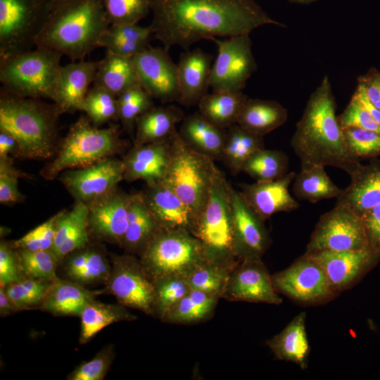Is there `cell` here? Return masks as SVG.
Here are the masks:
<instances>
[{
  "label": "cell",
  "mask_w": 380,
  "mask_h": 380,
  "mask_svg": "<svg viewBox=\"0 0 380 380\" xmlns=\"http://www.w3.org/2000/svg\"><path fill=\"white\" fill-rule=\"evenodd\" d=\"M93 85L116 96L132 87L141 86L132 58L108 51L99 61Z\"/></svg>",
  "instance_id": "33"
},
{
  "label": "cell",
  "mask_w": 380,
  "mask_h": 380,
  "mask_svg": "<svg viewBox=\"0 0 380 380\" xmlns=\"http://www.w3.org/2000/svg\"><path fill=\"white\" fill-rule=\"evenodd\" d=\"M18 148V143L13 135L0 131V158H7L9 154L17 156Z\"/></svg>",
  "instance_id": "58"
},
{
  "label": "cell",
  "mask_w": 380,
  "mask_h": 380,
  "mask_svg": "<svg viewBox=\"0 0 380 380\" xmlns=\"http://www.w3.org/2000/svg\"><path fill=\"white\" fill-rule=\"evenodd\" d=\"M52 281L24 277L8 285L5 289L9 299L18 310L41 304Z\"/></svg>",
  "instance_id": "47"
},
{
  "label": "cell",
  "mask_w": 380,
  "mask_h": 380,
  "mask_svg": "<svg viewBox=\"0 0 380 380\" xmlns=\"http://www.w3.org/2000/svg\"><path fill=\"white\" fill-rule=\"evenodd\" d=\"M27 174L15 167L9 158H0V203L11 205L23 201L25 196L18 189V179Z\"/></svg>",
  "instance_id": "51"
},
{
  "label": "cell",
  "mask_w": 380,
  "mask_h": 380,
  "mask_svg": "<svg viewBox=\"0 0 380 380\" xmlns=\"http://www.w3.org/2000/svg\"><path fill=\"white\" fill-rule=\"evenodd\" d=\"M58 106L40 99L27 98L0 89V131L18 143L17 156L45 160L56 154L59 145Z\"/></svg>",
  "instance_id": "4"
},
{
  "label": "cell",
  "mask_w": 380,
  "mask_h": 380,
  "mask_svg": "<svg viewBox=\"0 0 380 380\" xmlns=\"http://www.w3.org/2000/svg\"><path fill=\"white\" fill-rule=\"evenodd\" d=\"M341 128L354 127L380 132V125L353 93L344 110L338 115Z\"/></svg>",
  "instance_id": "53"
},
{
  "label": "cell",
  "mask_w": 380,
  "mask_h": 380,
  "mask_svg": "<svg viewBox=\"0 0 380 380\" xmlns=\"http://www.w3.org/2000/svg\"><path fill=\"white\" fill-rule=\"evenodd\" d=\"M361 103L367 109L374 120L380 125V109L374 106L366 97L363 91L357 86L354 92Z\"/></svg>",
  "instance_id": "59"
},
{
  "label": "cell",
  "mask_w": 380,
  "mask_h": 380,
  "mask_svg": "<svg viewBox=\"0 0 380 380\" xmlns=\"http://www.w3.org/2000/svg\"><path fill=\"white\" fill-rule=\"evenodd\" d=\"M272 279L278 293L303 305L324 303L337 295L321 266L306 253Z\"/></svg>",
  "instance_id": "12"
},
{
  "label": "cell",
  "mask_w": 380,
  "mask_h": 380,
  "mask_svg": "<svg viewBox=\"0 0 380 380\" xmlns=\"http://www.w3.org/2000/svg\"><path fill=\"white\" fill-rule=\"evenodd\" d=\"M124 172L123 160L108 157L86 167L65 170L58 179L75 202L87 205L116 189Z\"/></svg>",
  "instance_id": "15"
},
{
  "label": "cell",
  "mask_w": 380,
  "mask_h": 380,
  "mask_svg": "<svg viewBox=\"0 0 380 380\" xmlns=\"http://www.w3.org/2000/svg\"><path fill=\"white\" fill-rule=\"evenodd\" d=\"M360 217L369 248L380 255V204L362 214Z\"/></svg>",
  "instance_id": "56"
},
{
  "label": "cell",
  "mask_w": 380,
  "mask_h": 380,
  "mask_svg": "<svg viewBox=\"0 0 380 380\" xmlns=\"http://www.w3.org/2000/svg\"><path fill=\"white\" fill-rule=\"evenodd\" d=\"M357 82V86L369 102L380 109V70L371 68L366 73L359 75Z\"/></svg>",
  "instance_id": "57"
},
{
  "label": "cell",
  "mask_w": 380,
  "mask_h": 380,
  "mask_svg": "<svg viewBox=\"0 0 380 380\" xmlns=\"http://www.w3.org/2000/svg\"><path fill=\"white\" fill-rule=\"evenodd\" d=\"M55 0H0V59L28 51L45 25Z\"/></svg>",
  "instance_id": "10"
},
{
  "label": "cell",
  "mask_w": 380,
  "mask_h": 380,
  "mask_svg": "<svg viewBox=\"0 0 380 380\" xmlns=\"http://www.w3.org/2000/svg\"><path fill=\"white\" fill-rule=\"evenodd\" d=\"M289 158L282 151L261 148L252 154L244 163L241 172L256 182L276 180L289 172Z\"/></svg>",
  "instance_id": "41"
},
{
  "label": "cell",
  "mask_w": 380,
  "mask_h": 380,
  "mask_svg": "<svg viewBox=\"0 0 380 380\" xmlns=\"http://www.w3.org/2000/svg\"><path fill=\"white\" fill-rule=\"evenodd\" d=\"M247 99L242 91H213L199 101L198 111L213 124L227 129L236 124Z\"/></svg>",
  "instance_id": "37"
},
{
  "label": "cell",
  "mask_w": 380,
  "mask_h": 380,
  "mask_svg": "<svg viewBox=\"0 0 380 380\" xmlns=\"http://www.w3.org/2000/svg\"><path fill=\"white\" fill-rule=\"evenodd\" d=\"M213 56L201 49L182 53L177 63L178 103L189 107L198 103L207 94Z\"/></svg>",
  "instance_id": "24"
},
{
  "label": "cell",
  "mask_w": 380,
  "mask_h": 380,
  "mask_svg": "<svg viewBox=\"0 0 380 380\" xmlns=\"http://www.w3.org/2000/svg\"><path fill=\"white\" fill-rule=\"evenodd\" d=\"M23 274L25 277L52 281L56 279V270L59 261L51 251L16 249Z\"/></svg>",
  "instance_id": "45"
},
{
  "label": "cell",
  "mask_w": 380,
  "mask_h": 380,
  "mask_svg": "<svg viewBox=\"0 0 380 380\" xmlns=\"http://www.w3.org/2000/svg\"><path fill=\"white\" fill-rule=\"evenodd\" d=\"M80 110L86 113L94 125L99 127L118 120V97L105 89L93 85L89 89Z\"/></svg>",
  "instance_id": "44"
},
{
  "label": "cell",
  "mask_w": 380,
  "mask_h": 380,
  "mask_svg": "<svg viewBox=\"0 0 380 380\" xmlns=\"http://www.w3.org/2000/svg\"><path fill=\"white\" fill-rule=\"evenodd\" d=\"M228 182L217 169L208 202L195 220L191 234L201 243L208 260L233 268L234 253L232 214Z\"/></svg>",
  "instance_id": "7"
},
{
  "label": "cell",
  "mask_w": 380,
  "mask_h": 380,
  "mask_svg": "<svg viewBox=\"0 0 380 380\" xmlns=\"http://www.w3.org/2000/svg\"><path fill=\"white\" fill-rule=\"evenodd\" d=\"M306 253L321 266L336 294L355 285L380 260V255L370 248L344 251L324 250Z\"/></svg>",
  "instance_id": "19"
},
{
  "label": "cell",
  "mask_w": 380,
  "mask_h": 380,
  "mask_svg": "<svg viewBox=\"0 0 380 380\" xmlns=\"http://www.w3.org/2000/svg\"><path fill=\"white\" fill-rule=\"evenodd\" d=\"M184 118L183 110L175 105L154 106L137 120L134 145L169 141Z\"/></svg>",
  "instance_id": "30"
},
{
  "label": "cell",
  "mask_w": 380,
  "mask_h": 380,
  "mask_svg": "<svg viewBox=\"0 0 380 380\" xmlns=\"http://www.w3.org/2000/svg\"><path fill=\"white\" fill-rule=\"evenodd\" d=\"M123 141L119 127L94 125L87 115H81L60 141L55 158L41 170L46 180L55 179L65 170L86 167L120 151Z\"/></svg>",
  "instance_id": "5"
},
{
  "label": "cell",
  "mask_w": 380,
  "mask_h": 380,
  "mask_svg": "<svg viewBox=\"0 0 380 380\" xmlns=\"http://www.w3.org/2000/svg\"><path fill=\"white\" fill-rule=\"evenodd\" d=\"M220 299L217 296L190 289L169 310L161 321L184 325L207 322L213 317Z\"/></svg>",
  "instance_id": "36"
},
{
  "label": "cell",
  "mask_w": 380,
  "mask_h": 380,
  "mask_svg": "<svg viewBox=\"0 0 380 380\" xmlns=\"http://www.w3.org/2000/svg\"><path fill=\"white\" fill-rule=\"evenodd\" d=\"M18 310L9 299L5 287L0 288V314L1 316L9 315L11 312Z\"/></svg>",
  "instance_id": "60"
},
{
  "label": "cell",
  "mask_w": 380,
  "mask_h": 380,
  "mask_svg": "<svg viewBox=\"0 0 380 380\" xmlns=\"http://www.w3.org/2000/svg\"><path fill=\"white\" fill-rule=\"evenodd\" d=\"M117 97L118 120L123 129L132 134L138 118L155 106L153 97L141 86L132 87Z\"/></svg>",
  "instance_id": "43"
},
{
  "label": "cell",
  "mask_w": 380,
  "mask_h": 380,
  "mask_svg": "<svg viewBox=\"0 0 380 380\" xmlns=\"http://www.w3.org/2000/svg\"><path fill=\"white\" fill-rule=\"evenodd\" d=\"M160 229V227L147 207L141 193L132 194L127 227L121 247L126 253L139 256Z\"/></svg>",
  "instance_id": "31"
},
{
  "label": "cell",
  "mask_w": 380,
  "mask_h": 380,
  "mask_svg": "<svg viewBox=\"0 0 380 380\" xmlns=\"http://www.w3.org/2000/svg\"><path fill=\"white\" fill-rule=\"evenodd\" d=\"M296 173L289 172L281 179L241 185L240 194L249 206L264 220L279 212H291L299 207L289 191Z\"/></svg>",
  "instance_id": "21"
},
{
  "label": "cell",
  "mask_w": 380,
  "mask_h": 380,
  "mask_svg": "<svg viewBox=\"0 0 380 380\" xmlns=\"http://www.w3.org/2000/svg\"><path fill=\"white\" fill-rule=\"evenodd\" d=\"M14 249L11 245L1 241L0 285L1 287H6L24 277L17 252Z\"/></svg>",
  "instance_id": "55"
},
{
  "label": "cell",
  "mask_w": 380,
  "mask_h": 380,
  "mask_svg": "<svg viewBox=\"0 0 380 380\" xmlns=\"http://www.w3.org/2000/svg\"><path fill=\"white\" fill-rule=\"evenodd\" d=\"M265 148L263 137L253 133L237 123L227 129L221 160L231 172H241L246 161L255 151Z\"/></svg>",
  "instance_id": "38"
},
{
  "label": "cell",
  "mask_w": 380,
  "mask_h": 380,
  "mask_svg": "<svg viewBox=\"0 0 380 380\" xmlns=\"http://www.w3.org/2000/svg\"><path fill=\"white\" fill-rule=\"evenodd\" d=\"M109 26L101 0H55L36 46L55 50L72 61H82L100 47Z\"/></svg>",
  "instance_id": "3"
},
{
  "label": "cell",
  "mask_w": 380,
  "mask_h": 380,
  "mask_svg": "<svg viewBox=\"0 0 380 380\" xmlns=\"http://www.w3.org/2000/svg\"><path fill=\"white\" fill-rule=\"evenodd\" d=\"M171 158L163 179L193 213L205 208L217 167L214 160L189 148L177 130L170 139Z\"/></svg>",
  "instance_id": "8"
},
{
  "label": "cell",
  "mask_w": 380,
  "mask_h": 380,
  "mask_svg": "<svg viewBox=\"0 0 380 380\" xmlns=\"http://www.w3.org/2000/svg\"><path fill=\"white\" fill-rule=\"evenodd\" d=\"M99 61H73L62 66L55 103L62 113L80 110L94 82Z\"/></svg>",
  "instance_id": "26"
},
{
  "label": "cell",
  "mask_w": 380,
  "mask_h": 380,
  "mask_svg": "<svg viewBox=\"0 0 380 380\" xmlns=\"http://www.w3.org/2000/svg\"><path fill=\"white\" fill-rule=\"evenodd\" d=\"M132 196V194H127L117 187L88 203L90 235L121 246L127 227Z\"/></svg>",
  "instance_id": "20"
},
{
  "label": "cell",
  "mask_w": 380,
  "mask_h": 380,
  "mask_svg": "<svg viewBox=\"0 0 380 380\" xmlns=\"http://www.w3.org/2000/svg\"><path fill=\"white\" fill-rule=\"evenodd\" d=\"M110 25L138 23L149 13V0H101Z\"/></svg>",
  "instance_id": "48"
},
{
  "label": "cell",
  "mask_w": 380,
  "mask_h": 380,
  "mask_svg": "<svg viewBox=\"0 0 380 380\" xmlns=\"http://www.w3.org/2000/svg\"><path fill=\"white\" fill-rule=\"evenodd\" d=\"M350 184L336 198V205L348 208L360 217L380 204V161L360 165L350 175Z\"/></svg>",
  "instance_id": "25"
},
{
  "label": "cell",
  "mask_w": 380,
  "mask_h": 380,
  "mask_svg": "<svg viewBox=\"0 0 380 380\" xmlns=\"http://www.w3.org/2000/svg\"><path fill=\"white\" fill-rule=\"evenodd\" d=\"M164 47L149 46L132 58L141 87L162 103L178 102L177 64Z\"/></svg>",
  "instance_id": "17"
},
{
  "label": "cell",
  "mask_w": 380,
  "mask_h": 380,
  "mask_svg": "<svg viewBox=\"0 0 380 380\" xmlns=\"http://www.w3.org/2000/svg\"><path fill=\"white\" fill-rule=\"evenodd\" d=\"M115 357L113 346L101 350L89 361L82 362L67 377L69 380H101Z\"/></svg>",
  "instance_id": "52"
},
{
  "label": "cell",
  "mask_w": 380,
  "mask_h": 380,
  "mask_svg": "<svg viewBox=\"0 0 380 380\" xmlns=\"http://www.w3.org/2000/svg\"><path fill=\"white\" fill-rule=\"evenodd\" d=\"M305 322V312H300L282 331L265 342L277 360L293 362L301 369L308 367L310 353Z\"/></svg>",
  "instance_id": "28"
},
{
  "label": "cell",
  "mask_w": 380,
  "mask_h": 380,
  "mask_svg": "<svg viewBox=\"0 0 380 380\" xmlns=\"http://www.w3.org/2000/svg\"><path fill=\"white\" fill-rule=\"evenodd\" d=\"M232 269L206 260L193 269L186 279L191 289L222 298Z\"/></svg>",
  "instance_id": "42"
},
{
  "label": "cell",
  "mask_w": 380,
  "mask_h": 380,
  "mask_svg": "<svg viewBox=\"0 0 380 380\" xmlns=\"http://www.w3.org/2000/svg\"><path fill=\"white\" fill-rule=\"evenodd\" d=\"M341 129L348 151L356 158H374L380 154V132L354 127Z\"/></svg>",
  "instance_id": "49"
},
{
  "label": "cell",
  "mask_w": 380,
  "mask_h": 380,
  "mask_svg": "<svg viewBox=\"0 0 380 380\" xmlns=\"http://www.w3.org/2000/svg\"><path fill=\"white\" fill-rule=\"evenodd\" d=\"M58 213L12 243L15 249L32 251L51 250Z\"/></svg>",
  "instance_id": "50"
},
{
  "label": "cell",
  "mask_w": 380,
  "mask_h": 380,
  "mask_svg": "<svg viewBox=\"0 0 380 380\" xmlns=\"http://www.w3.org/2000/svg\"><path fill=\"white\" fill-rule=\"evenodd\" d=\"M170 158V140L134 145L122 159L124 179L143 180L146 184L161 182L165 177Z\"/></svg>",
  "instance_id": "23"
},
{
  "label": "cell",
  "mask_w": 380,
  "mask_h": 380,
  "mask_svg": "<svg viewBox=\"0 0 380 380\" xmlns=\"http://www.w3.org/2000/svg\"><path fill=\"white\" fill-rule=\"evenodd\" d=\"M89 236L87 212L80 218L63 243L54 253L59 262L70 253L87 246L89 242Z\"/></svg>",
  "instance_id": "54"
},
{
  "label": "cell",
  "mask_w": 380,
  "mask_h": 380,
  "mask_svg": "<svg viewBox=\"0 0 380 380\" xmlns=\"http://www.w3.org/2000/svg\"><path fill=\"white\" fill-rule=\"evenodd\" d=\"M287 118L286 108L279 102L248 98L236 123L247 130L263 137L284 125Z\"/></svg>",
  "instance_id": "35"
},
{
  "label": "cell",
  "mask_w": 380,
  "mask_h": 380,
  "mask_svg": "<svg viewBox=\"0 0 380 380\" xmlns=\"http://www.w3.org/2000/svg\"><path fill=\"white\" fill-rule=\"evenodd\" d=\"M65 258H68L65 272L77 283L106 282L110 277L111 266L104 251L99 247L87 245Z\"/></svg>",
  "instance_id": "32"
},
{
  "label": "cell",
  "mask_w": 380,
  "mask_h": 380,
  "mask_svg": "<svg viewBox=\"0 0 380 380\" xmlns=\"http://www.w3.org/2000/svg\"><path fill=\"white\" fill-rule=\"evenodd\" d=\"M59 52L44 46L0 59L1 87L23 97L54 102L62 66Z\"/></svg>",
  "instance_id": "6"
},
{
  "label": "cell",
  "mask_w": 380,
  "mask_h": 380,
  "mask_svg": "<svg viewBox=\"0 0 380 380\" xmlns=\"http://www.w3.org/2000/svg\"><path fill=\"white\" fill-rule=\"evenodd\" d=\"M369 248L361 217L336 205L317 222L305 253L318 251H358Z\"/></svg>",
  "instance_id": "13"
},
{
  "label": "cell",
  "mask_w": 380,
  "mask_h": 380,
  "mask_svg": "<svg viewBox=\"0 0 380 380\" xmlns=\"http://www.w3.org/2000/svg\"><path fill=\"white\" fill-rule=\"evenodd\" d=\"M250 34L220 40L212 38L217 45V56L213 63L210 87L213 91L239 92L256 71Z\"/></svg>",
  "instance_id": "11"
},
{
  "label": "cell",
  "mask_w": 380,
  "mask_h": 380,
  "mask_svg": "<svg viewBox=\"0 0 380 380\" xmlns=\"http://www.w3.org/2000/svg\"><path fill=\"white\" fill-rule=\"evenodd\" d=\"M101 291H89L81 284L55 279L40 308L56 315L80 316L88 303Z\"/></svg>",
  "instance_id": "29"
},
{
  "label": "cell",
  "mask_w": 380,
  "mask_h": 380,
  "mask_svg": "<svg viewBox=\"0 0 380 380\" xmlns=\"http://www.w3.org/2000/svg\"><path fill=\"white\" fill-rule=\"evenodd\" d=\"M336 110L335 97L326 75L310 96L291 139L301 169L329 165L350 176L361 165L346 146Z\"/></svg>",
  "instance_id": "2"
},
{
  "label": "cell",
  "mask_w": 380,
  "mask_h": 380,
  "mask_svg": "<svg viewBox=\"0 0 380 380\" xmlns=\"http://www.w3.org/2000/svg\"><path fill=\"white\" fill-rule=\"evenodd\" d=\"M139 258L154 281L169 277H185L207 259L200 241L185 229L160 228Z\"/></svg>",
  "instance_id": "9"
},
{
  "label": "cell",
  "mask_w": 380,
  "mask_h": 380,
  "mask_svg": "<svg viewBox=\"0 0 380 380\" xmlns=\"http://www.w3.org/2000/svg\"><path fill=\"white\" fill-rule=\"evenodd\" d=\"M153 39L151 26L143 27L137 23L110 25L100 41V47L106 51L132 58L150 46Z\"/></svg>",
  "instance_id": "34"
},
{
  "label": "cell",
  "mask_w": 380,
  "mask_h": 380,
  "mask_svg": "<svg viewBox=\"0 0 380 380\" xmlns=\"http://www.w3.org/2000/svg\"><path fill=\"white\" fill-rule=\"evenodd\" d=\"M291 3L300 4H309L317 0H288Z\"/></svg>",
  "instance_id": "61"
},
{
  "label": "cell",
  "mask_w": 380,
  "mask_h": 380,
  "mask_svg": "<svg viewBox=\"0 0 380 380\" xmlns=\"http://www.w3.org/2000/svg\"><path fill=\"white\" fill-rule=\"evenodd\" d=\"M153 316L160 320L191 289L185 277L169 276L156 279Z\"/></svg>",
  "instance_id": "46"
},
{
  "label": "cell",
  "mask_w": 380,
  "mask_h": 380,
  "mask_svg": "<svg viewBox=\"0 0 380 380\" xmlns=\"http://www.w3.org/2000/svg\"><path fill=\"white\" fill-rule=\"evenodd\" d=\"M227 189L232 214L235 255L239 260L262 258L272 241L265 221L229 182Z\"/></svg>",
  "instance_id": "18"
},
{
  "label": "cell",
  "mask_w": 380,
  "mask_h": 380,
  "mask_svg": "<svg viewBox=\"0 0 380 380\" xmlns=\"http://www.w3.org/2000/svg\"><path fill=\"white\" fill-rule=\"evenodd\" d=\"M222 298L271 305L283 302L262 258L239 260L230 271Z\"/></svg>",
  "instance_id": "16"
},
{
  "label": "cell",
  "mask_w": 380,
  "mask_h": 380,
  "mask_svg": "<svg viewBox=\"0 0 380 380\" xmlns=\"http://www.w3.org/2000/svg\"><path fill=\"white\" fill-rule=\"evenodd\" d=\"M293 184L295 196L310 203L337 198L343 191L331 180L322 165L301 169L296 174Z\"/></svg>",
  "instance_id": "40"
},
{
  "label": "cell",
  "mask_w": 380,
  "mask_h": 380,
  "mask_svg": "<svg viewBox=\"0 0 380 380\" xmlns=\"http://www.w3.org/2000/svg\"><path fill=\"white\" fill-rule=\"evenodd\" d=\"M106 283L108 292L120 303L153 316V281L135 255H113L111 272Z\"/></svg>",
  "instance_id": "14"
},
{
  "label": "cell",
  "mask_w": 380,
  "mask_h": 380,
  "mask_svg": "<svg viewBox=\"0 0 380 380\" xmlns=\"http://www.w3.org/2000/svg\"><path fill=\"white\" fill-rule=\"evenodd\" d=\"M125 305L108 304L93 300L84 308L80 315L81 331L80 343L89 341L102 329L114 322L134 321L137 316L131 313Z\"/></svg>",
  "instance_id": "39"
},
{
  "label": "cell",
  "mask_w": 380,
  "mask_h": 380,
  "mask_svg": "<svg viewBox=\"0 0 380 380\" xmlns=\"http://www.w3.org/2000/svg\"><path fill=\"white\" fill-rule=\"evenodd\" d=\"M153 38L169 50H187L199 40L250 34L272 25H286L272 18L255 0H149Z\"/></svg>",
  "instance_id": "1"
},
{
  "label": "cell",
  "mask_w": 380,
  "mask_h": 380,
  "mask_svg": "<svg viewBox=\"0 0 380 380\" xmlns=\"http://www.w3.org/2000/svg\"><path fill=\"white\" fill-rule=\"evenodd\" d=\"M178 134L194 151L221 160L227 129L213 124L199 111L184 118Z\"/></svg>",
  "instance_id": "27"
},
{
  "label": "cell",
  "mask_w": 380,
  "mask_h": 380,
  "mask_svg": "<svg viewBox=\"0 0 380 380\" xmlns=\"http://www.w3.org/2000/svg\"><path fill=\"white\" fill-rule=\"evenodd\" d=\"M141 193L160 228L191 233L195 222L193 213L164 180L146 184Z\"/></svg>",
  "instance_id": "22"
}]
</instances>
